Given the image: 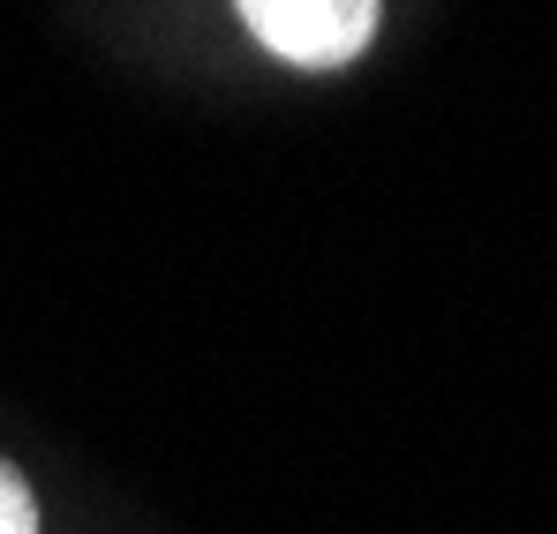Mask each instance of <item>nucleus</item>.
I'll use <instances>...</instances> for the list:
<instances>
[{"label":"nucleus","mask_w":557,"mask_h":534,"mask_svg":"<svg viewBox=\"0 0 557 534\" xmlns=\"http://www.w3.org/2000/svg\"><path fill=\"white\" fill-rule=\"evenodd\" d=\"M249 38L294 69H347L376 30V0H234Z\"/></svg>","instance_id":"obj_1"},{"label":"nucleus","mask_w":557,"mask_h":534,"mask_svg":"<svg viewBox=\"0 0 557 534\" xmlns=\"http://www.w3.org/2000/svg\"><path fill=\"white\" fill-rule=\"evenodd\" d=\"M0 534H38V497L8 459H0Z\"/></svg>","instance_id":"obj_2"}]
</instances>
